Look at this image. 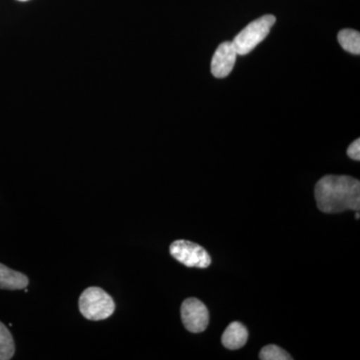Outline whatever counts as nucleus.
<instances>
[{"label":"nucleus","mask_w":360,"mask_h":360,"mask_svg":"<svg viewBox=\"0 0 360 360\" xmlns=\"http://www.w3.org/2000/svg\"><path fill=\"white\" fill-rule=\"evenodd\" d=\"M15 352V345L11 331L2 322H0V360L13 359Z\"/></svg>","instance_id":"obj_10"},{"label":"nucleus","mask_w":360,"mask_h":360,"mask_svg":"<svg viewBox=\"0 0 360 360\" xmlns=\"http://www.w3.org/2000/svg\"><path fill=\"white\" fill-rule=\"evenodd\" d=\"M18 1H28V0H18Z\"/></svg>","instance_id":"obj_14"},{"label":"nucleus","mask_w":360,"mask_h":360,"mask_svg":"<svg viewBox=\"0 0 360 360\" xmlns=\"http://www.w3.org/2000/svg\"><path fill=\"white\" fill-rule=\"evenodd\" d=\"M317 207L324 213L359 212L360 182L347 175H326L314 189Z\"/></svg>","instance_id":"obj_1"},{"label":"nucleus","mask_w":360,"mask_h":360,"mask_svg":"<svg viewBox=\"0 0 360 360\" xmlns=\"http://www.w3.org/2000/svg\"><path fill=\"white\" fill-rule=\"evenodd\" d=\"M347 155L352 160L359 161L360 160V139H357L356 141L352 142L347 149Z\"/></svg>","instance_id":"obj_12"},{"label":"nucleus","mask_w":360,"mask_h":360,"mask_svg":"<svg viewBox=\"0 0 360 360\" xmlns=\"http://www.w3.org/2000/svg\"><path fill=\"white\" fill-rule=\"evenodd\" d=\"M169 251L172 257L187 267L206 269L212 264V257L207 251L191 241H174L170 245Z\"/></svg>","instance_id":"obj_4"},{"label":"nucleus","mask_w":360,"mask_h":360,"mask_svg":"<svg viewBox=\"0 0 360 360\" xmlns=\"http://www.w3.org/2000/svg\"><path fill=\"white\" fill-rule=\"evenodd\" d=\"M338 42L345 51L349 53H360V33L354 30H343L338 33Z\"/></svg>","instance_id":"obj_9"},{"label":"nucleus","mask_w":360,"mask_h":360,"mask_svg":"<svg viewBox=\"0 0 360 360\" xmlns=\"http://www.w3.org/2000/svg\"><path fill=\"white\" fill-rule=\"evenodd\" d=\"M276 16L266 14L243 28L236 35L233 41H231L238 56L250 53L260 42L264 41L269 35L270 28L276 23Z\"/></svg>","instance_id":"obj_3"},{"label":"nucleus","mask_w":360,"mask_h":360,"mask_svg":"<svg viewBox=\"0 0 360 360\" xmlns=\"http://www.w3.org/2000/svg\"><path fill=\"white\" fill-rule=\"evenodd\" d=\"M79 311L89 321H104L113 314L115 303L113 298L101 288H86L79 297Z\"/></svg>","instance_id":"obj_2"},{"label":"nucleus","mask_w":360,"mask_h":360,"mask_svg":"<svg viewBox=\"0 0 360 360\" xmlns=\"http://www.w3.org/2000/svg\"><path fill=\"white\" fill-rule=\"evenodd\" d=\"M259 359L262 360H291L292 357L283 348L274 345H269L262 348L259 354Z\"/></svg>","instance_id":"obj_11"},{"label":"nucleus","mask_w":360,"mask_h":360,"mask_svg":"<svg viewBox=\"0 0 360 360\" xmlns=\"http://www.w3.org/2000/svg\"><path fill=\"white\" fill-rule=\"evenodd\" d=\"M355 219H359V212H356V213H355Z\"/></svg>","instance_id":"obj_13"},{"label":"nucleus","mask_w":360,"mask_h":360,"mask_svg":"<svg viewBox=\"0 0 360 360\" xmlns=\"http://www.w3.org/2000/svg\"><path fill=\"white\" fill-rule=\"evenodd\" d=\"M248 331L240 322H231L224 335H222V345L229 349L236 350L245 347L248 342Z\"/></svg>","instance_id":"obj_7"},{"label":"nucleus","mask_w":360,"mask_h":360,"mask_svg":"<svg viewBox=\"0 0 360 360\" xmlns=\"http://www.w3.org/2000/svg\"><path fill=\"white\" fill-rule=\"evenodd\" d=\"M28 283L30 281L25 274L0 264V290H25L28 285Z\"/></svg>","instance_id":"obj_8"},{"label":"nucleus","mask_w":360,"mask_h":360,"mask_svg":"<svg viewBox=\"0 0 360 360\" xmlns=\"http://www.w3.org/2000/svg\"><path fill=\"white\" fill-rule=\"evenodd\" d=\"M238 52L231 41L222 42L217 47L212 60V73L217 78H224L231 75L236 65Z\"/></svg>","instance_id":"obj_6"},{"label":"nucleus","mask_w":360,"mask_h":360,"mask_svg":"<svg viewBox=\"0 0 360 360\" xmlns=\"http://www.w3.org/2000/svg\"><path fill=\"white\" fill-rule=\"evenodd\" d=\"M182 322L184 328L193 333H203L210 323V312L205 303L198 298H187L181 304Z\"/></svg>","instance_id":"obj_5"}]
</instances>
